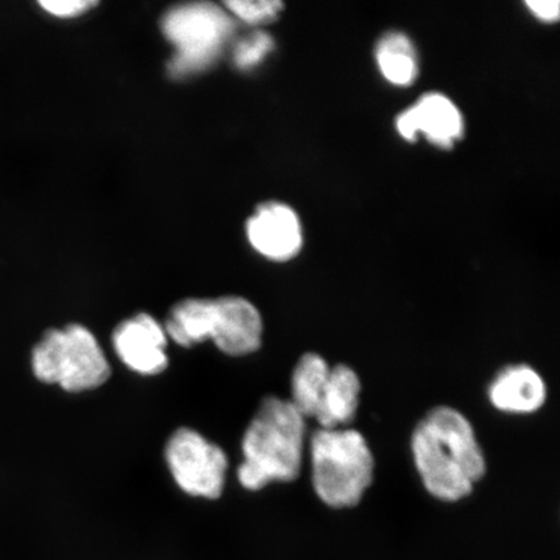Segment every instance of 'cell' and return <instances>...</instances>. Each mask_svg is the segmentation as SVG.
<instances>
[{
	"mask_svg": "<svg viewBox=\"0 0 560 560\" xmlns=\"http://www.w3.org/2000/svg\"><path fill=\"white\" fill-rule=\"evenodd\" d=\"M417 470L435 499H465L487 470L472 425L459 411L439 406L417 425L411 439Z\"/></svg>",
	"mask_w": 560,
	"mask_h": 560,
	"instance_id": "obj_1",
	"label": "cell"
},
{
	"mask_svg": "<svg viewBox=\"0 0 560 560\" xmlns=\"http://www.w3.org/2000/svg\"><path fill=\"white\" fill-rule=\"evenodd\" d=\"M305 439V418L290 401L266 397L242 441L243 464L237 479L243 488L260 490L270 482L298 479Z\"/></svg>",
	"mask_w": 560,
	"mask_h": 560,
	"instance_id": "obj_2",
	"label": "cell"
},
{
	"mask_svg": "<svg viewBox=\"0 0 560 560\" xmlns=\"http://www.w3.org/2000/svg\"><path fill=\"white\" fill-rule=\"evenodd\" d=\"M164 328L167 338L184 348H192L207 339L221 352L242 357L261 347L264 324L257 307L240 296L186 299L167 314Z\"/></svg>",
	"mask_w": 560,
	"mask_h": 560,
	"instance_id": "obj_3",
	"label": "cell"
},
{
	"mask_svg": "<svg viewBox=\"0 0 560 560\" xmlns=\"http://www.w3.org/2000/svg\"><path fill=\"white\" fill-rule=\"evenodd\" d=\"M313 486L334 509L359 505L374 478V457L365 438L354 430L315 432L311 443Z\"/></svg>",
	"mask_w": 560,
	"mask_h": 560,
	"instance_id": "obj_4",
	"label": "cell"
},
{
	"mask_svg": "<svg viewBox=\"0 0 560 560\" xmlns=\"http://www.w3.org/2000/svg\"><path fill=\"white\" fill-rule=\"evenodd\" d=\"M32 369L40 382L67 392L100 388L110 376L100 342L81 325L47 331L33 349Z\"/></svg>",
	"mask_w": 560,
	"mask_h": 560,
	"instance_id": "obj_5",
	"label": "cell"
},
{
	"mask_svg": "<svg viewBox=\"0 0 560 560\" xmlns=\"http://www.w3.org/2000/svg\"><path fill=\"white\" fill-rule=\"evenodd\" d=\"M163 32L177 50L170 65L171 73L180 77L212 65L233 34L234 24L213 3H188L166 13Z\"/></svg>",
	"mask_w": 560,
	"mask_h": 560,
	"instance_id": "obj_6",
	"label": "cell"
},
{
	"mask_svg": "<svg viewBox=\"0 0 560 560\" xmlns=\"http://www.w3.org/2000/svg\"><path fill=\"white\" fill-rule=\"evenodd\" d=\"M165 459L173 479L185 493L220 499L229 462L219 445L191 429H179L167 440Z\"/></svg>",
	"mask_w": 560,
	"mask_h": 560,
	"instance_id": "obj_7",
	"label": "cell"
},
{
	"mask_svg": "<svg viewBox=\"0 0 560 560\" xmlns=\"http://www.w3.org/2000/svg\"><path fill=\"white\" fill-rule=\"evenodd\" d=\"M112 345L118 359L140 375L161 374L170 363L165 328L147 313L122 320L112 335Z\"/></svg>",
	"mask_w": 560,
	"mask_h": 560,
	"instance_id": "obj_8",
	"label": "cell"
},
{
	"mask_svg": "<svg viewBox=\"0 0 560 560\" xmlns=\"http://www.w3.org/2000/svg\"><path fill=\"white\" fill-rule=\"evenodd\" d=\"M397 131L409 142L419 135L433 145L451 149L464 136L465 122L457 105L438 93L425 94L396 120Z\"/></svg>",
	"mask_w": 560,
	"mask_h": 560,
	"instance_id": "obj_9",
	"label": "cell"
},
{
	"mask_svg": "<svg viewBox=\"0 0 560 560\" xmlns=\"http://www.w3.org/2000/svg\"><path fill=\"white\" fill-rule=\"evenodd\" d=\"M252 247L272 261H287L303 247V228L295 210L282 202L258 207L247 223Z\"/></svg>",
	"mask_w": 560,
	"mask_h": 560,
	"instance_id": "obj_10",
	"label": "cell"
},
{
	"mask_svg": "<svg viewBox=\"0 0 560 560\" xmlns=\"http://www.w3.org/2000/svg\"><path fill=\"white\" fill-rule=\"evenodd\" d=\"M490 402L495 409L513 415H529L541 408L546 387L540 374L527 365L502 370L489 388Z\"/></svg>",
	"mask_w": 560,
	"mask_h": 560,
	"instance_id": "obj_11",
	"label": "cell"
},
{
	"mask_svg": "<svg viewBox=\"0 0 560 560\" xmlns=\"http://www.w3.org/2000/svg\"><path fill=\"white\" fill-rule=\"evenodd\" d=\"M361 382L353 369L338 365L331 369L324 396L315 419L324 430H336L347 425L359 409Z\"/></svg>",
	"mask_w": 560,
	"mask_h": 560,
	"instance_id": "obj_12",
	"label": "cell"
},
{
	"mask_svg": "<svg viewBox=\"0 0 560 560\" xmlns=\"http://www.w3.org/2000/svg\"><path fill=\"white\" fill-rule=\"evenodd\" d=\"M375 59L385 81L398 88H408L419 74L415 45L400 32L384 34L375 48Z\"/></svg>",
	"mask_w": 560,
	"mask_h": 560,
	"instance_id": "obj_13",
	"label": "cell"
},
{
	"mask_svg": "<svg viewBox=\"0 0 560 560\" xmlns=\"http://www.w3.org/2000/svg\"><path fill=\"white\" fill-rule=\"evenodd\" d=\"M330 371L328 363L317 353L301 357L293 370L290 402L305 419L317 415Z\"/></svg>",
	"mask_w": 560,
	"mask_h": 560,
	"instance_id": "obj_14",
	"label": "cell"
},
{
	"mask_svg": "<svg viewBox=\"0 0 560 560\" xmlns=\"http://www.w3.org/2000/svg\"><path fill=\"white\" fill-rule=\"evenodd\" d=\"M275 40L268 33L256 32L245 38L235 48V65L242 69L254 68L264 61L266 56L272 51Z\"/></svg>",
	"mask_w": 560,
	"mask_h": 560,
	"instance_id": "obj_15",
	"label": "cell"
},
{
	"mask_svg": "<svg viewBox=\"0 0 560 560\" xmlns=\"http://www.w3.org/2000/svg\"><path fill=\"white\" fill-rule=\"evenodd\" d=\"M228 10L247 24H264L275 20L282 12L283 4L277 0H258V2H226Z\"/></svg>",
	"mask_w": 560,
	"mask_h": 560,
	"instance_id": "obj_16",
	"label": "cell"
},
{
	"mask_svg": "<svg viewBox=\"0 0 560 560\" xmlns=\"http://www.w3.org/2000/svg\"><path fill=\"white\" fill-rule=\"evenodd\" d=\"M42 9L56 18H75L82 15L96 4L91 0H73V2H40Z\"/></svg>",
	"mask_w": 560,
	"mask_h": 560,
	"instance_id": "obj_17",
	"label": "cell"
},
{
	"mask_svg": "<svg viewBox=\"0 0 560 560\" xmlns=\"http://www.w3.org/2000/svg\"><path fill=\"white\" fill-rule=\"evenodd\" d=\"M532 15L544 23H556L559 20V2L557 0H528L525 2Z\"/></svg>",
	"mask_w": 560,
	"mask_h": 560,
	"instance_id": "obj_18",
	"label": "cell"
}]
</instances>
